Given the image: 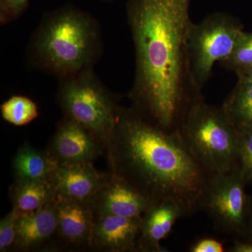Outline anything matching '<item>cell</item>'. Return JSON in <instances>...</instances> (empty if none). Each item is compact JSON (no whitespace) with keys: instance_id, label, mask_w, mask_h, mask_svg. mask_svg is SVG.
<instances>
[{"instance_id":"cell-26","label":"cell","mask_w":252,"mask_h":252,"mask_svg":"<svg viewBox=\"0 0 252 252\" xmlns=\"http://www.w3.org/2000/svg\"><path fill=\"white\" fill-rule=\"evenodd\" d=\"M246 228H248L249 233H250V236L252 238V203L251 206L249 207L248 209L245 229H246Z\"/></svg>"},{"instance_id":"cell-27","label":"cell","mask_w":252,"mask_h":252,"mask_svg":"<svg viewBox=\"0 0 252 252\" xmlns=\"http://www.w3.org/2000/svg\"><path fill=\"white\" fill-rule=\"evenodd\" d=\"M103 1H114V0H103Z\"/></svg>"},{"instance_id":"cell-16","label":"cell","mask_w":252,"mask_h":252,"mask_svg":"<svg viewBox=\"0 0 252 252\" xmlns=\"http://www.w3.org/2000/svg\"><path fill=\"white\" fill-rule=\"evenodd\" d=\"M59 165L47 152L26 142L18 148L12 162L14 180H51Z\"/></svg>"},{"instance_id":"cell-17","label":"cell","mask_w":252,"mask_h":252,"mask_svg":"<svg viewBox=\"0 0 252 252\" xmlns=\"http://www.w3.org/2000/svg\"><path fill=\"white\" fill-rule=\"evenodd\" d=\"M221 108L238 133L252 129V83L238 79Z\"/></svg>"},{"instance_id":"cell-3","label":"cell","mask_w":252,"mask_h":252,"mask_svg":"<svg viewBox=\"0 0 252 252\" xmlns=\"http://www.w3.org/2000/svg\"><path fill=\"white\" fill-rule=\"evenodd\" d=\"M102 52L97 20L72 6L46 14L32 35L27 50L33 67L59 80L94 69Z\"/></svg>"},{"instance_id":"cell-21","label":"cell","mask_w":252,"mask_h":252,"mask_svg":"<svg viewBox=\"0 0 252 252\" xmlns=\"http://www.w3.org/2000/svg\"><path fill=\"white\" fill-rule=\"evenodd\" d=\"M19 215L17 210L12 208L0 220V252H13L16 242V222Z\"/></svg>"},{"instance_id":"cell-13","label":"cell","mask_w":252,"mask_h":252,"mask_svg":"<svg viewBox=\"0 0 252 252\" xmlns=\"http://www.w3.org/2000/svg\"><path fill=\"white\" fill-rule=\"evenodd\" d=\"M109 173L99 172L91 162L59 165L51 180L56 189V196L89 203L102 188Z\"/></svg>"},{"instance_id":"cell-4","label":"cell","mask_w":252,"mask_h":252,"mask_svg":"<svg viewBox=\"0 0 252 252\" xmlns=\"http://www.w3.org/2000/svg\"><path fill=\"white\" fill-rule=\"evenodd\" d=\"M178 133L210 175L229 172L238 165V132L221 107L198 101L182 119Z\"/></svg>"},{"instance_id":"cell-8","label":"cell","mask_w":252,"mask_h":252,"mask_svg":"<svg viewBox=\"0 0 252 252\" xmlns=\"http://www.w3.org/2000/svg\"><path fill=\"white\" fill-rule=\"evenodd\" d=\"M46 152L59 165L94 163L105 147L85 126L63 117Z\"/></svg>"},{"instance_id":"cell-23","label":"cell","mask_w":252,"mask_h":252,"mask_svg":"<svg viewBox=\"0 0 252 252\" xmlns=\"http://www.w3.org/2000/svg\"><path fill=\"white\" fill-rule=\"evenodd\" d=\"M191 252H223V245L212 238H204L198 240L190 248Z\"/></svg>"},{"instance_id":"cell-20","label":"cell","mask_w":252,"mask_h":252,"mask_svg":"<svg viewBox=\"0 0 252 252\" xmlns=\"http://www.w3.org/2000/svg\"><path fill=\"white\" fill-rule=\"evenodd\" d=\"M238 134L239 166L246 183L252 184V129Z\"/></svg>"},{"instance_id":"cell-24","label":"cell","mask_w":252,"mask_h":252,"mask_svg":"<svg viewBox=\"0 0 252 252\" xmlns=\"http://www.w3.org/2000/svg\"><path fill=\"white\" fill-rule=\"evenodd\" d=\"M232 252H252V242H242L236 240L230 249Z\"/></svg>"},{"instance_id":"cell-10","label":"cell","mask_w":252,"mask_h":252,"mask_svg":"<svg viewBox=\"0 0 252 252\" xmlns=\"http://www.w3.org/2000/svg\"><path fill=\"white\" fill-rule=\"evenodd\" d=\"M154 203L128 183L109 172L108 180L89 202L94 218L142 217Z\"/></svg>"},{"instance_id":"cell-18","label":"cell","mask_w":252,"mask_h":252,"mask_svg":"<svg viewBox=\"0 0 252 252\" xmlns=\"http://www.w3.org/2000/svg\"><path fill=\"white\" fill-rule=\"evenodd\" d=\"M1 117L12 125L23 126L33 122L39 116L35 102L23 95H13L1 104Z\"/></svg>"},{"instance_id":"cell-19","label":"cell","mask_w":252,"mask_h":252,"mask_svg":"<svg viewBox=\"0 0 252 252\" xmlns=\"http://www.w3.org/2000/svg\"><path fill=\"white\" fill-rule=\"evenodd\" d=\"M222 67L233 71L238 75L252 65V32H242L239 36L231 56L224 62L220 63Z\"/></svg>"},{"instance_id":"cell-25","label":"cell","mask_w":252,"mask_h":252,"mask_svg":"<svg viewBox=\"0 0 252 252\" xmlns=\"http://www.w3.org/2000/svg\"><path fill=\"white\" fill-rule=\"evenodd\" d=\"M238 79L252 83V65L238 74Z\"/></svg>"},{"instance_id":"cell-14","label":"cell","mask_w":252,"mask_h":252,"mask_svg":"<svg viewBox=\"0 0 252 252\" xmlns=\"http://www.w3.org/2000/svg\"><path fill=\"white\" fill-rule=\"evenodd\" d=\"M187 216L183 207L172 200L154 203L142 216L137 252H166L160 245L171 233L175 222Z\"/></svg>"},{"instance_id":"cell-5","label":"cell","mask_w":252,"mask_h":252,"mask_svg":"<svg viewBox=\"0 0 252 252\" xmlns=\"http://www.w3.org/2000/svg\"><path fill=\"white\" fill-rule=\"evenodd\" d=\"M57 99L64 117L85 126L106 149L120 105L94 69L60 79Z\"/></svg>"},{"instance_id":"cell-12","label":"cell","mask_w":252,"mask_h":252,"mask_svg":"<svg viewBox=\"0 0 252 252\" xmlns=\"http://www.w3.org/2000/svg\"><path fill=\"white\" fill-rule=\"evenodd\" d=\"M142 217L100 216L94 218L90 250L97 252H137Z\"/></svg>"},{"instance_id":"cell-15","label":"cell","mask_w":252,"mask_h":252,"mask_svg":"<svg viewBox=\"0 0 252 252\" xmlns=\"http://www.w3.org/2000/svg\"><path fill=\"white\" fill-rule=\"evenodd\" d=\"M9 195L18 213H32L54 200L56 189L52 180H14Z\"/></svg>"},{"instance_id":"cell-1","label":"cell","mask_w":252,"mask_h":252,"mask_svg":"<svg viewBox=\"0 0 252 252\" xmlns=\"http://www.w3.org/2000/svg\"><path fill=\"white\" fill-rule=\"evenodd\" d=\"M191 0H127L135 51L129 98L152 126L177 132L189 109L204 99L190 72L189 36Z\"/></svg>"},{"instance_id":"cell-2","label":"cell","mask_w":252,"mask_h":252,"mask_svg":"<svg viewBox=\"0 0 252 252\" xmlns=\"http://www.w3.org/2000/svg\"><path fill=\"white\" fill-rule=\"evenodd\" d=\"M106 152L110 173L153 203L174 200L187 216L201 210L210 174L190 154L178 132L160 130L132 107L120 105Z\"/></svg>"},{"instance_id":"cell-6","label":"cell","mask_w":252,"mask_h":252,"mask_svg":"<svg viewBox=\"0 0 252 252\" xmlns=\"http://www.w3.org/2000/svg\"><path fill=\"white\" fill-rule=\"evenodd\" d=\"M244 31L238 19L225 12L208 15L193 23L189 34V62L192 77L202 90L211 77L215 63L231 56L239 36Z\"/></svg>"},{"instance_id":"cell-7","label":"cell","mask_w":252,"mask_h":252,"mask_svg":"<svg viewBox=\"0 0 252 252\" xmlns=\"http://www.w3.org/2000/svg\"><path fill=\"white\" fill-rule=\"evenodd\" d=\"M245 184L239 164L229 172L209 177L201 210L210 215L220 231L238 234L245 230L249 209Z\"/></svg>"},{"instance_id":"cell-22","label":"cell","mask_w":252,"mask_h":252,"mask_svg":"<svg viewBox=\"0 0 252 252\" xmlns=\"http://www.w3.org/2000/svg\"><path fill=\"white\" fill-rule=\"evenodd\" d=\"M29 0H0V24H9L24 13Z\"/></svg>"},{"instance_id":"cell-9","label":"cell","mask_w":252,"mask_h":252,"mask_svg":"<svg viewBox=\"0 0 252 252\" xmlns=\"http://www.w3.org/2000/svg\"><path fill=\"white\" fill-rule=\"evenodd\" d=\"M13 252H59V226L55 200L37 211L20 214Z\"/></svg>"},{"instance_id":"cell-11","label":"cell","mask_w":252,"mask_h":252,"mask_svg":"<svg viewBox=\"0 0 252 252\" xmlns=\"http://www.w3.org/2000/svg\"><path fill=\"white\" fill-rule=\"evenodd\" d=\"M61 251L90 250L94 216L87 203L55 198Z\"/></svg>"}]
</instances>
